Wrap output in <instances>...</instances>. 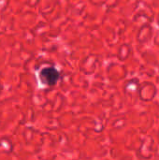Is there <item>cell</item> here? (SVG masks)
<instances>
[{"instance_id":"cell-1","label":"cell","mask_w":159,"mask_h":160,"mask_svg":"<svg viewBox=\"0 0 159 160\" xmlns=\"http://www.w3.org/2000/svg\"><path fill=\"white\" fill-rule=\"evenodd\" d=\"M59 72L54 68H43L40 72V78L44 83L52 86L59 80Z\"/></svg>"}]
</instances>
